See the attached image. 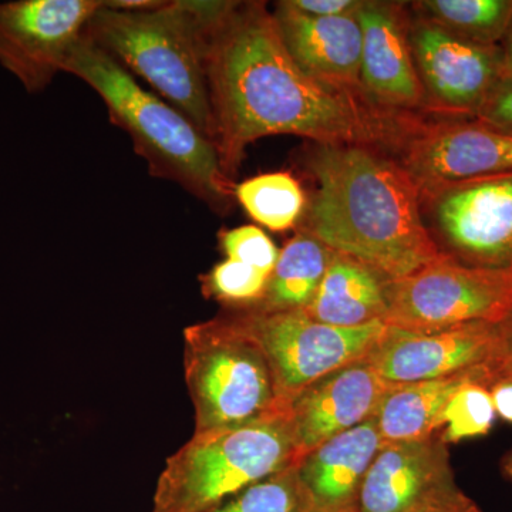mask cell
<instances>
[{
  "label": "cell",
  "instance_id": "cell-24",
  "mask_svg": "<svg viewBox=\"0 0 512 512\" xmlns=\"http://www.w3.org/2000/svg\"><path fill=\"white\" fill-rule=\"evenodd\" d=\"M497 412L487 386L467 383L448 400L443 413L440 439L456 444L474 437L487 436L493 429Z\"/></svg>",
  "mask_w": 512,
  "mask_h": 512
},
{
  "label": "cell",
  "instance_id": "cell-12",
  "mask_svg": "<svg viewBox=\"0 0 512 512\" xmlns=\"http://www.w3.org/2000/svg\"><path fill=\"white\" fill-rule=\"evenodd\" d=\"M410 45L424 93L447 119L473 120L507 77L501 46L467 42L424 18L410 29Z\"/></svg>",
  "mask_w": 512,
  "mask_h": 512
},
{
  "label": "cell",
  "instance_id": "cell-3",
  "mask_svg": "<svg viewBox=\"0 0 512 512\" xmlns=\"http://www.w3.org/2000/svg\"><path fill=\"white\" fill-rule=\"evenodd\" d=\"M64 73L79 77L99 94L111 124L130 136L151 177L180 185L217 214L231 210L235 185L225 174L214 144L183 113L140 86L86 33Z\"/></svg>",
  "mask_w": 512,
  "mask_h": 512
},
{
  "label": "cell",
  "instance_id": "cell-33",
  "mask_svg": "<svg viewBox=\"0 0 512 512\" xmlns=\"http://www.w3.org/2000/svg\"><path fill=\"white\" fill-rule=\"evenodd\" d=\"M163 0H104V5L110 9L124 10V12H146L161 8Z\"/></svg>",
  "mask_w": 512,
  "mask_h": 512
},
{
  "label": "cell",
  "instance_id": "cell-14",
  "mask_svg": "<svg viewBox=\"0 0 512 512\" xmlns=\"http://www.w3.org/2000/svg\"><path fill=\"white\" fill-rule=\"evenodd\" d=\"M394 386L360 359L320 377L296 394L285 413L298 463L325 441L375 417L383 397Z\"/></svg>",
  "mask_w": 512,
  "mask_h": 512
},
{
  "label": "cell",
  "instance_id": "cell-27",
  "mask_svg": "<svg viewBox=\"0 0 512 512\" xmlns=\"http://www.w3.org/2000/svg\"><path fill=\"white\" fill-rule=\"evenodd\" d=\"M220 242L228 259L244 262L268 275L274 271L281 254L272 239L254 225L228 229L222 232Z\"/></svg>",
  "mask_w": 512,
  "mask_h": 512
},
{
  "label": "cell",
  "instance_id": "cell-5",
  "mask_svg": "<svg viewBox=\"0 0 512 512\" xmlns=\"http://www.w3.org/2000/svg\"><path fill=\"white\" fill-rule=\"evenodd\" d=\"M296 464L285 412L238 429L194 433L168 458L151 512H208Z\"/></svg>",
  "mask_w": 512,
  "mask_h": 512
},
{
  "label": "cell",
  "instance_id": "cell-11",
  "mask_svg": "<svg viewBox=\"0 0 512 512\" xmlns=\"http://www.w3.org/2000/svg\"><path fill=\"white\" fill-rule=\"evenodd\" d=\"M505 322L467 323L430 332L384 326L363 360L392 384L426 382L491 367L503 345Z\"/></svg>",
  "mask_w": 512,
  "mask_h": 512
},
{
  "label": "cell",
  "instance_id": "cell-13",
  "mask_svg": "<svg viewBox=\"0 0 512 512\" xmlns=\"http://www.w3.org/2000/svg\"><path fill=\"white\" fill-rule=\"evenodd\" d=\"M400 164L420 191L436 185L512 174V136L477 120L413 124L400 140Z\"/></svg>",
  "mask_w": 512,
  "mask_h": 512
},
{
  "label": "cell",
  "instance_id": "cell-26",
  "mask_svg": "<svg viewBox=\"0 0 512 512\" xmlns=\"http://www.w3.org/2000/svg\"><path fill=\"white\" fill-rule=\"evenodd\" d=\"M269 276L254 266L227 258L202 276V293L224 303L225 308H242L264 295Z\"/></svg>",
  "mask_w": 512,
  "mask_h": 512
},
{
  "label": "cell",
  "instance_id": "cell-8",
  "mask_svg": "<svg viewBox=\"0 0 512 512\" xmlns=\"http://www.w3.org/2000/svg\"><path fill=\"white\" fill-rule=\"evenodd\" d=\"M383 323L430 332L512 318V269L471 266L444 254L406 278L387 281Z\"/></svg>",
  "mask_w": 512,
  "mask_h": 512
},
{
  "label": "cell",
  "instance_id": "cell-15",
  "mask_svg": "<svg viewBox=\"0 0 512 512\" xmlns=\"http://www.w3.org/2000/svg\"><path fill=\"white\" fill-rule=\"evenodd\" d=\"M362 28L360 86L382 110L416 109L426 93L410 45V25L394 3L362 2L356 10Z\"/></svg>",
  "mask_w": 512,
  "mask_h": 512
},
{
  "label": "cell",
  "instance_id": "cell-4",
  "mask_svg": "<svg viewBox=\"0 0 512 512\" xmlns=\"http://www.w3.org/2000/svg\"><path fill=\"white\" fill-rule=\"evenodd\" d=\"M90 42L146 80L214 144V119L205 67L201 2L171 0L146 12L97 10Z\"/></svg>",
  "mask_w": 512,
  "mask_h": 512
},
{
  "label": "cell",
  "instance_id": "cell-23",
  "mask_svg": "<svg viewBox=\"0 0 512 512\" xmlns=\"http://www.w3.org/2000/svg\"><path fill=\"white\" fill-rule=\"evenodd\" d=\"M235 200L258 224L282 232L292 228L305 208L301 184L289 173L256 175L235 185Z\"/></svg>",
  "mask_w": 512,
  "mask_h": 512
},
{
  "label": "cell",
  "instance_id": "cell-6",
  "mask_svg": "<svg viewBox=\"0 0 512 512\" xmlns=\"http://www.w3.org/2000/svg\"><path fill=\"white\" fill-rule=\"evenodd\" d=\"M184 370L194 433L238 429L285 412L264 352L222 313L185 328Z\"/></svg>",
  "mask_w": 512,
  "mask_h": 512
},
{
  "label": "cell",
  "instance_id": "cell-34",
  "mask_svg": "<svg viewBox=\"0 0 512 512\" xmlns=\"http://www.w3.org/2000/svg\"><path fill=\"white\" fill-rule=\"evenodd\" d=\"M504 53L505 70H507V76L512 77V23L510 29H508L507 35L503 40V46H501Z\"/></svg>",
  "mask_w": 512,
  "mask_h": 512
},
{
  "label": "cell",
  "instance_id": "cell-31",
  "mask_svg": "<svg viewBox=\"0 0 512 512\" xmlns=\"http://www.w3.org/2000/svg\"><path fill=\"white\" fill-rule=\"evenodd\" d=\"M497 416L512 423V379L510 377H500L495 379L488 387Z\"/></svg>",
  "mask_w": 512,
  "mask_h": 512
},
{
  "label": "cell",
  "instance_id": "cell-7",
  "mask_svg": "<svg viewBox=\"0 0 512 512\" xmlns=\"http://www.w3.org/2000/svg\"><path fill=\"white\" fill-rule=\"evenodd\" d=\"M222 315L264 352L284 410L309 384L363 359L386 326L379 320L362 328H336L312 319L305 311L225 308Z\"/></svg>",
  "mask_w": 512,
  "mask_h": 512
},
{
  "label": "cell",
  "instance_id": "cell-19",
  "mask_svg": "<svg viewBox=\"0 0 512 512\" xmlns=\"http://www.w3.org/2000/svg\"><path fill=\"white\" fill-rule=\"evenodd\" d=\"M467 383L490 387V367L468 370L440 379L396 384L387 392L375 414L382 446L400 441L429 439L443 429L448 400Z\"/></svg>",
  "mask_w": 512,
  "mask_h": 512
},
{
  "label": "cell",
  "instance_id": "cell-32",
  "mask_svg": "<svg viewBox=\"0 0 512 512\" xmlns=\"http://www.w3.org/2000/svg\"><path fill=\"white\" fill-rule=\"evenodd\" d=\"M493 382L500 377L512 379V318L504 323V339L497 359L490 367Z\"/></svg>",
  "mask_w": 512,
  "mask_h": 512
},
{
  "label": "cell",
  "instance_id": "cell-1",
  "mask_svg": "<svg viewBox=\"0 0 512 512\" xmlns=\"http://www.w3.org/2000/svg\"><path fill=\"white\" fill-rule=\"evenodd\" d=\"M214 146L229 178L259 138L319 146L399 144L410 120L303 72L261 2H201Z\"/></svg>",
  "mask_w": 512,
  "mask_h": 512
},
{
  "label": "cell",
  "instance_id": "cell-29",
  "mask_svg": "<svg viewBox=\"0 0 512 512\" xmlns=\"http://www.w3.org/2000/svg\"><path fill=\"white\" fill-rule=\"evenodd\" d=\"M410 512H484L480 505L468 497L457 483L444 488Z\"/></svg>",
  "mask_w": 512,
  "mask_h": 512
},
{
  "label": "cell",
  "instance_id": "cell-16",
  "mask_svg": "<svg viewBox=\"0 0 512 512\" xmlns=\"http://www.w3.org/2000/svg\"><path fill=\"white\" fill-rule=\"evenodd\" d=\"M456 483L448 446L440 436L384 444L370 464L357 512H410Z\"/></svg>",
  "mask_w": 512,
  "mask_h": 512
},
{
  "label": "cell",
  "instance_id": "cell-36",
  "mask_svg": "<svg viewBox=\"0 0 512 512\" xmlns=\"http://www.w3.org/2000/svg\"><path fill=\"white\" fill-rule=\"evenodd\" d=\"M348 512H357V510H352V511H348Z\"/></svg>",
  "mask_w": 512,
  "mask_h": 512
},
{
  "label": "cell",
  "instance_id": "cell-18",
  "mask_svg": "<svg viewBox=\"0 0 512 512\" xmlns=\"http://www.w3.org/2000/svg\"><path fill=\"white\" fill-rule=\"evenodd\" d=\"M380 447L372 417L303 456L296 471L312 512L356 510L363 480Z\"/></svg>",
  "mask_w": 512,
  "mask_h": 512
},
{
  "label": "cell",
  "instance_id": "cell-10",
  "mask_svg": "<svg viewBox=\"0 0 512 512\" xmlns=\"http://www.w3.org/2000/svg\"><path fill=\"white\" fill-rule=\"evenodd\" d=\"M457 261L512 269V174L436 185L420 191Z\"/></svg>",
  "mask_w": 512,
  "mask_h": 512
},
{
  "label": "cell",
  "instance_id": "cell-9",
  "mask_svg": "<svg viewBox=\"0 0 512 512\" xmlns=\"http://www.w3.org/2000/svg\"><path fill=\"white\" fill-rule=\"evenodd\" d=\"M103 0L0 2V66L29 94L43 92L79 45Z\"/></svg>",
  "mask_w": 512,
  "mask_h": 512
},
{
  "label": "cell",
  "instance_id": "cell-35",
  "mask_svg": "<svg viewBox=\"0 0 512 512\" xmlns=\"http://www.w3.org/2000/svg\"><path fill=\"white\" fill-rule=\"evenodd\" d=\"M500 470L507 483L511 485L512 490V448L501 457Z\"/></svg>",
  "mask_w": 512,
  "mask_h": 512
},
{
  "label": "cell",
  "instance_id": "cell-25",
  "mask_svg": "<svg viewBox=\"0 0 512 512\" xmlns=\"http://www.w3.org/2000/svg\"><path fill=\"white\" fill-rule=\"evenodd\" d=\"M208 512H312L296 466L252 485Z\"/></svg>",
  "mask_w": 512,
  "mask_h": 512
},
{
  "label": "cell",
  "instance_id": "cell-28",
  "mask_svg": "<svg viewBox=\"0 0 512 512\" xmlns=\"http://www.w3.org/2000/svg\"><path fill=\"white\" fill-rule=\"evenodd\" d=\"M473 120L512 136V77L495 87Z\"/></svg>",
  "mask_w": 512,
  "mask_h": 512
},
{
  "label": "cell",
  "instance_id": "cell-20",
  "mask_svg": "<svg viewBox=\"0 0 512 512\" xmlns=\"http://www.w3.org/2000/svg\"><path fill=\"white\" fill-rule=\"evenodd\" d=\"M387 281L355 259L333 252L318 292L305 312L336 328H362L384 319Z\"/></svg>",
  "mask_w": 512,
  "mask_h": 512
},
{
  "label": "cell",
  "instance_id": "cell-30",
  "mask_svg": "<svg viewBox=\"0 0 512 512\" xmlns=\"http://www.w3.org/2000/svg\"><path fill=\"white\" fill-rule=\"evenodd\" d=\"M289 3L305 15L315 16V18H338V16L353 15L362 2H356V0H289Z\"/></svg>",
  "mask_w": 512,
  "mask_h": 512
},
{
  "label": "cell",
  "instance_id": "cell-17",
  "mask_svg": "<svg viewBox=\"0 0 512 512\" xmlns=\"http://www.w3.org/2000/svg\"><path fill=\"white\" fill-rule=\"evenodd\" d=\"M272 15L286 50L303 72L365 96L360 86L363 37L356 12L338 18H315L299 12L286 0L276 5Z\"/></svg>",
  "mask_w": 512,
  "mask_h": 512
},
{
  "label": "cell",
  "instance_id": "cell-2",
  "mask_svg": "<svg viewBox=\"0 0 512 512\" xmlns=\"http://www.w3.org/2000/svg\"><path fill=\"white\" fill-rule=\"evenodd\" d=\"M308 165L318 190L303 234L386 281L446 254L424 225L419 187L402 164L367 146H319Z\"/></svg>",
  "mask_w": 512,
  "mask_h": 512
},
{
  "label": "cell",
  "instance_id": "cell-21",
  "mask_svg": "<svg viewBox=\"0 0 512 512\" xmlns=\"http://www.w3.org/2000/svg\"><path fill=\"white\" fill-rule=\"evenodd\" d=\"M333 252L308 234L292 238L279 254L264 295L242 308L261 312L305 311L326 274Z\"/></svg>",
  "mask_w": 512,
  "mask_h": 512
},
{
  "label": "cell",
  "instance_id": "cell-22",
  "mask_svg": "<svg viewBox=\"0 0 512 512\" xmlns=\"http://www.w3.org/2000/svg\"><path fill=\"white\" fill-rule=\"evenodd\" d=\"M424 19L467 42L500 46L512 23V0H426Z\"/></svg>",
  "mask_w": 512,
  "mask_h": 512
}]
</instances>
